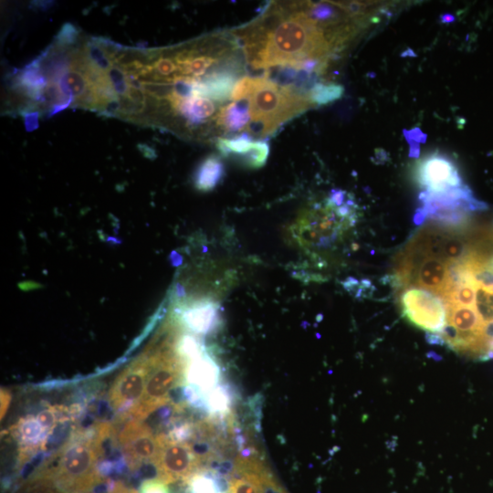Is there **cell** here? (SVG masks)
I'll return each mask as SVG.
<instances>
[{
    "instance_id": "obj_14",
    "label": "cell",
    "mask_w": 493,
    "mask_h": 493,
    "mask_svg": "<svg viewBox=\"0 0 493 493\" xmlns=\"http://www.w3.org/2000/svg\"><path fill=\"white\" fill-rule=\"evenodd\" d=\"M225 166L222 160L215 154L205 158L194 173V186L203 192L213 190L223 179Z\"/></svg>"
},
{
    "instance_id": "obj_11",
    "label": "cell",
    "mask_w": 493,
    "mask_h": 493,
    "mask_svg": "<svg viewBox=\"0 0 493 493\" xmlns=\"http://www.w3.org/2000/svg\"><path fill=\"white\" fill-rule=\"evenodd\" d=\"M186 370V378L191 386L199 392H210L218 385L221 371L216 362L203 351L190 359Z\"/></svg>"
},
{
    "instance_id": "obj_13",
    "label": "cell",
    "mask_w": 493,
    "mask_h": 493,
    "mask_svg": "<svg viewBox=\"0 0 493 493\" xmlns=\"http://www.w3.org/2000/svg\"><path fill=\"white\" fill-rule=\"evenodd\" d=\"M215 120L217 125L226 132L247 131L251 121L247 100L232 101L221 108Z\"/></svg>"
},
{
    "instance_id": "obj_16",
    "label": "cell",
    "mask_w": 493,
    "mask_h": 493,
    "mask_svg": "<svg viewBox=\"0 0 493 493\" xmlns=\"http://www.w3.org/2000/svg\"><path fill=\"white\" fill-rule=\"evenodd\" d=\"M234 394L227 383L218 384L210 392L205 400L207 410L214 415L226 417L231 414Z\"/></svg>"
},
{
    "instance_id": "obj_2",
    "label": "cell",
    "mask_w": 493,
    "mask_h": 493,
    "mask_svg": "<svg viewBox=\"0 0 493 493\" xmlns=\"http://www.w3.org/2000/svg\"><path fill=\"white\" fill-rule=\"evenodd\" d=\"M108 428L101 425L98 435L78 437L64 446L49 465L34 475L54 493H87L102 482L98 466L102 442Z\"/></svg>"
},
{
    "instance_id": "obj_20",
    "label": "cell",
    "mask_w": 493,
    "mask_h": 493,
    "mask_svg": "<svg viewBox=\"0 0 493 493\" xmlns=\"http://www.w3.org/2000/svg\"><path fill=\"white\" fill-rule=\"evenodd\" d=\"M140 493H171L168 484L158 477H150L140 485Z\"/></svg>"
},
{
    "instance_id": "obj_7",
    "label": "cell",
    "mask_w": 493,
    "mask_h": 493,
    "mask_svg": "<svg viewBox=\"0 0 493 493\" xmlns=\"http://www.w3.org/2000/svg\"><path fill=\"white\" fill-rule=\"evenodd\" d=\"M152 367V358L146 351L129 364L115 379L109 401L117 411L128 408V413L140 402Z\"/></svg>"
},
{
    "instance_id": "obj_24",
    "label": "cell",
    "mask_w": 493,
    "mask_h": 493,
    "mask_svg": "<svg viewBox=\"0 0 493 493\" xmlns=\"http://www.w3.org/2000/svg\"><path fill=\"white\" fill-rule=\"evenodd\" d=\"M8 402H9V397L7 396L6 393H5V394H4V406L1 407V408H2L1 414L3 413V410H4V414H5V412L6 408H7V405H6L5 404H6V403L8 404Z\"/></svg>"
},
{
    "instance_id": "obj_15",
    "label": "cell",
    "mask_w": 493,
    "mask_h": 493,
    "mask_svg": "<svg viewBox=\"0 0 493 493\" xmlns=\"http://www.w3.org/2000/svg\"><path fill=\"white\" fill-rule=\"evenodd\" d=\"M255 142L252 135L244 132L229 138H217L216 147L224 157L232 158L243 164L253 149Z\"/></svg>"
},
{
    "instance_id": "obj_8",
    "label": "cell",
    "mask_w": 493,
    "mask_h": 493,
    "mask_svg": "<svg viewBox=\"0 0 493 493\" xmlns=\"http://www.w3.org/2000/svg\"><path fill=\"white\" fill-rule=\"evenodd\" d=\"M119 438L131 469H137L142 465L155 467L160 442L147 425L136 420L129 422Z\"/></svg>"
},
{
    "instance_id": "obj_19",
    "label": "cell",
    "mask_w": 493,
    "mask_h": 493,
    "mask_svg": "<svg viewBox=\"0 0 493 493\" xmlns=\"http://www.w3.org/2000/svg\"><path fill=\"white\" fill-rule=\"evenodd\" d=\"M344 89L333 82H317L309 91L313 105H326L341 98Z\"/></svg>"
},
{
    "instance_id": "obj_4",
    "label": "cell",
    "mask_w": 493,
    "mask_h": 493,
    "mask_svg": "<svg viewBox=\"0 0 493 493\" xmlns=\"http://www.w3.org/2000/svg\"><path fill=\"white\" fill-rule=\"evenodd\" d=\"M355 222L341 215L326 199L323 205L307 210L298 218L291 227L292 235L304 248L325 249L335 244Z\"/></svg>"
},
{
    "instance_id": "obj_23",
    "label": "cell",
    "mask_w": 493,
    "mask_h": 493,
    "mask_svg": "<svg viewBox=\"0 0 493 493\" xmlns=\"http://www.w3.org/2000/svg\"><path fill=\"white\" fill-rule=\"evenodd\" d=\"M25 117L26 128L27 131H33L38 126L39 113L37 111L23 113Z\"/></svg>"
},
{
    "instance_id": "obj_22",
    "label": "cell",
    "mask_w": 493,
    "mask_h": 493,
    "mask_svg": "<svg viewBox=\"0 0 493 493\" xmlns=\"http://www.w3.org/2000/svg\"><path fill=\"white\" fill-rule=\"evenodd\" d=\"M226 493H259V491L249 481L241 477H233L230 479Z\"/></svg>"
},
{
    "instance_id": "obj_18",
    "label": "cell",
    "mask_w": 493,
    "mask_h": 493,
    "mask_svg": "<svg viewBox=\"0 0 493 493\" xmlns=\"http://www.w3.org/2000/svg\"><path fill=\"white\" fill-rule=\"evenodd\" d=\"M185 483L189 493H222L216 474L208 468L196 471Z\"/></svg>"
},
{
    "instance_id": "obj_1",
    "label": "cell",
    "mask_w": 493,
    "mask_h": 493,
    "mask_svg": "<svg viewBox=\"0 0 493 493\" xmlns=\"http://www.w3.org/2000/svg\"><path fill=\"white\" fill-rule=\"evenodd\" d=\"M241 38L246 59L256 68L299 69L309 60H328L331 49L322 27L304 9L277 10L249 26Z\"/></svg>"
},
{
    "instance_id": "obj_17",
    "label": "cell",
    "mask_w": 493,
    "mask_h": 493,
    "mask_svg": "<svg viewBox=\"0 0 493 493\" xmlns=\"http://www.w3.org/2000/svg\"><path fill=\"white\" fill-rule=\"evenodd\" d=\"M48 431L50 430L42 425L37 416H28L23 419L16 427L19 441L25 446L21 455L24 456L27 448L33 450L38 447Z\"/></svg>"
},
{
    "instance_id": "obj_10",
    "label": "cell",
    "mask_w": 493,
    "mask_h": 493,
    "mask_svg": "<svg viewBox=\"0 0 493 493\" xmlns=\"http://www.w3.org/2000/svg\"><path fill=\"white\" fill-rule=\"evenodd\" d=\"M167 107L178 115L179 120L183 121L187 128L202 126L213 119L216 111L215 104L212 100L199 95L171 101Z\"/></svg>"
},
{
    "instance_id": "obj_3",
    "label": "cell",
    "mask_w": 493,
    "mask_h": 493,
    "mask_svg": "<svg viewBox=\"0 0 493 493\" xmlns=\"http://www.w3.org/2000/svg\"><path fill=\"white\" fill-rule=\"evenodd\" d=\"M251 121L247 131L266 136L284 122L314 106L308 95L278 84L267 77H254L246 99Z\"/></svg>"
},
{
    "instance_id": "obj_21",
    "label": "cell",
    "mask_w": 493,
    "mask_h": 493,
    "mask_svg": "<svg viewBox=\"0 0 493 493\" xmlns=\"http://www.w3.org/2000/svg\"><path fill=\"white\" fill-rule=\"evenodd\" d=\"M89 493H138L133 488L125 487L122 483L108 480L101 482Z\"/></svg>"
},
{
    "instance_id": "obj_12",
    "label": "cell",
    "mask_w": 493,
    "mask_h": 493,
    "mask_svg": "<svg viewBox=\"0 0 493 493\" xmlns=\"http://www.w3.org/2000/svg\"><path fill=\"white\" fill-rule=\"evenodd\" d=\"M219 319L218 309L215 302L202 301L185 309L183 320L185 325L198 333H207L215 329Z\"/></svg>"
},
{
    "instance_id": "obj_5",
    "label": "cell",
    "mask_w": 493,
    "mask_h": 493,
    "mask_svg": "<svg viewBox=\"0 0 493 493\" xmlns=\"http://www.w3.org/2000/svg\"><path fill=\"white\" fill-rule=\"evenodd\" d=\"M399 291L398 301L403 317L430 337L438 336L446 324L443 301L423 288L408 287Z\"/></svg>"
},
{
    "instance_id": "obj_6",
    "label": "cell",
    "mask_w": 493,
    "mask_h": 493,
    "mask_svg": "<svg viewBox=\"0 0 493 493\" xmlns=\"http://www.w3.org/2000/svg\"><path fill=\"white\" fill-rule=\"evenodd\" d=\"M160 448L155 462L158 478L167 484L187 481L196 471L202 469L192 445L164 435H158Z\"/></svg>"
},
{
    "instance_id": "obj_9",
    "label": "cell",
    "mask_w": 493,
    "mask_h": 493,
    "mask_svg": "<svg viewBox=\"0 0 493 493\" xmlns=\"http://www.w3.org/2000/svg\"><path fill=\"white\" fill-rule=\"evenodd\" d=\"M234 477H241L253 484L259 493H288L267 466L259 451L239 455L234 459Z\"/></svg>"
}]
</instances>
